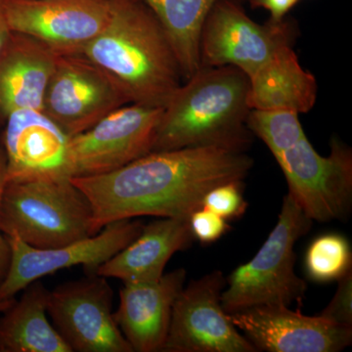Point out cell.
<instances>
[{"label": "cell", "mask_w": 352, "mask_h": 352, "mask_svg": "<svg viewBox=\"0 0 352 352\" xmlns=\"http://www.w3.org/2000/svg\"><path fill=\"white\" fill-rule=\"evenodd\" d=\"M245 151L204 146L150 152L112 173L71 178L91 204L96 232L147 215L189 219L210 190L247 177L254 161Z\"/></svg>", "instance_id": "6da1fadb"}, {"label": "cell", "mask_w": 352, "mask_h": 352, "mask_svg": "<svg viewBox=\"0 0 352 352\" xmlns=\"http://www.w3.org/2000/svg\"><path fill=\"white\" fill-rule=\"evenodd\" d=\"M80 54L98 67L129 103L164 108L182 85L170 39L144 0H112L107 24Z\"/></svg>", "instance_id": "7a4b0ae2"}, {"label": "cell", "mask_w": 352, "mask_h": 352, "mask_svg": "<svg viewBox=\"0 0 352 352\" xmlns=\"http://www.w3.org/2000/svg\"><path fill=\"white\" fill-rule=\"evenodd\" d=\"M249 78L233 66L201 67L163 109L152 151L224 146L245 150Z\"/></svg>", "instance_id": "3957f363"}, {"label": "cell", "mask_w": 352, "mask_h": 352, "mask_svg": "<svg viewBox=\"0 0 352 352\" xmlns=\"http://www.w3.org/2000/svg\"><path fill=\"white\" fill-rule=\"evenodd\" d=\"M0 227L38 249L63 247L98 233L91 204L67 175L6 182Z\"/></svg>", "instance_id": "277c9868"}, {"label": "cell", "mask_w": 352, "mask_h": 352, "mask_svg": "<svg viewBox=\"0 0 352 352\" xmlns=\"http://www.w3.org/2000/svg\"><path fill=\"white\" fill-rule=\"evenodd\" d=\"M311 224L295 199L287 194L276 226L258 254L227 278L221 295L227 314L263 305L302 303L307 284L295 272V245Z\"/></svg>", "instance_id": "5b68a950"}, {"label": "cell", "mask_w": 352, "mask_h": 352, "mask_svg": "<svg viewBox=\"0 0 352 352\" xmlns=\"http://www.w3.org/2000/svg\"><path fill=\"white\" fill-rule=\"evenodd\" d=\"M163 109L126 104L87 131L69 138L67 175H105L151 152Z\"/></svg>", "instance_id": "8992f818"}, {"label": "cell", "mask_w": 352, "mask_h": 352, "mask_svg": "<svg viewBox=\"0 0 352 352\" xmlns=\"http://www.w3.org/2000/svg\"><path fill=\"white\" fill-rule=\"evenodd\" d=\"M289 194L314 221L344 220L352 207L351 150L333 138L331 152L321 156L307 135L275 157Z\"/></svg>", "instance_id": "52a82bcc"}, {"label": "cell", "mask_w": 352, "mask_h": 352, "mask_svg": "<svg viewBox=\"0 0 352 352\" xmlns=\"http://www.w3.org/2000/svg\"><path fill=\"white\" fill-rule=\"evenodd\" d=\"M294 39L295 27L286 19L259 25L239 0H217L201 28V67L233 66L249 76Z\"/></svg>", "instance_id": "ba28073f"}, {"label": "cell", "mask_w": 352, "mask_h": 352, "mask_svg": "<svg viewBox=\"0 0 352 352\" xmlns=\"http://www.w3.org/2000/svg\"><path fill=\"white\" fill-rule=\"evenodd\" d=\"M113 296L97 273L50 291L47 314L72 352H133L113 317Z\"/></svg>", "instance_id": "9c48e42d"}, {"label": "cell", "mask_w": 352, "mask_h": 352, "mask_svg": "<svg viewBox=\"0 0 352 352\" xmlns=\"http://www.w3.org/2000/svg\"><path fill=\"white\" fill-rule=\"evenodd\" d=\"M143 227L139 220H117L91 237L51 249L31 247L17 236L6 235L11 259L0 284V302L13 300L32 282L65 268L82 265L87 273H96L99 266L135 240Z\"/></svg>", "instance_id": "30bf717a"}, {"label": "cell", "mask_w": 352, "mask_h": 352, "mask_svg": "<svg viewBox=\"0 0 352 352\" xmlns=\"http://www.w3.org/2000/svg\"><path fill=\"white\" fill-rule=\"evenodd\" d=\"M221 271L193 280L178 294L163 352H256L221 305Z\"/></svg>", "instance_id": "8fae6325"}, {"label": "cell", "mask_w": 352, "mask_h": 352, "mask_svg": "<svg viewBox=\"0 0 352 352\" xmlns=\"http://www.w3.org/2000/svg\"><path fill=\"white\" fill-rule=\"evenodd\" d=\"M126 104L122 90L85 55H57L41 111L71 138Z\"/></svg>", "instance_id": "7c38bea8"}, {"label": "cell", "mask_w": 352, "mask_h": 352, "mask_svg": "<svg viewBox=\"0 0 352 352\" xmlns=\"http://www.w3.org/2000/svg\"><path fill=\"white\" fill-rule=\"evenodd\" d=\"M11 31L56 55L80 54L104 29L112 0H3Z\"/></svg>", "instance_id": "4fadbf2b"}, {"label": "cell", "mask_w": 352, "mask_h": 352, "mask_svg": "<svg viewBox=\"0 0 352 352\" xmlns=\"http://www.w3.org/2000/svg\"><path fill=\"white\" fill-rule=\"evenodd\" d=\"M229 318L258 351L339 352L351 346L352 327L289 307H254L230 314Z\"/></svg>", "instance_id": "5bb4252c"}, {"label": "cell", "mask_w": 352, "mask_h": 352, "mask_svg": "<svg viewBox=\"0 0 352 352\" xmlns=\"http://www.w3.org/2000/svg\"><path fill=\"white\" fill-rule=\"evenodd\" d=\"M68 140L69 136L41 110L25 109L11 113L0 139L6 156L7 182L67 175Z\"/></svg>", "instance_id": "9a60e30c"}, {"label": "cell", "mask_w": 352, "mask_h": 352, "mask_svg": "<svg viewBox=\"0 0 352 352\" xmlns=\"http://www.w3.org/2000/svg\"><path fill=\"white\" fill-rule=\"evenodd\" d=\"M186 275L178 268L153 281L124 282L113 317L133 352L163 351L173 303Z\"/></svg>", "instance_id": "2e32d148"}, {"label": "cell", "mask_w": 352, "mask_h": 352, "mask_svg": "<svg viewBox=\"0 0 352 352\" xmlns=\"http://www.w3.org/2000/svg\"><path fill=\"white\" fill-rule=\"evenodd\" d=\"M56 58L36 39L12 32L0 52V129L16 111L43 110Z\"/></svg>", "instance_id": "e0dca14e"}, {"label": "cell", "mask_w": 352, "mask_h": 352, "mask_svg": "<svg viewBox=\"0 0 352 352\" xmlns=\"http://www.w3.org/2000/svg\"><path fill=\"white\" fill-rule=\"evenodd\" d=\"M194 240L189 219L161 217L144 224L140 235L99 266L96 273L124 283L159 279L171 256L190 247Z\"/></svg>", "instance_id": "ac0fdd59"}, {"label": "cell", "mask_w": 352, "mask_h": 352, "mask_svg": "<svg viewBox=\"0 0 352 352\" xmlns=\"http://www.w3.org/2000/svg\"><path fill=\"white\" fill-rule=\"evenodd\" d=\"M249 78L248 105L251 110L307 113L314 107L316 78L305 71L292 45H286Z\"/></svg>", "instance_id": "d6986e66"}, {"label": "cell", "mask_w": 352, "mask_h": 352, "mask_svg": "<svg viewBox=\"0 0 352 352\" xmlns=\"http://www.w3.org/2000/svg\"><path fill=\"white\" fill-rule=\"evenodd\" d=\"M23 291L0 317V352H72L48 321L50 291L41 280Z\"/></svg>", "instance_id": "ffe728a7"}, {"label": "cell", "mask_w": 352, "mask_h": 352, "mask_svg": "<svg viewBox=\"0 0 352 352\" xmlns=\"http://www.w3.org/2000/svg\"><path fill=\"white\" fill-rule=\"evenodd\" d=\"M144 1L163 25L170 39L182 69L183 80H188L201 68V28L217 0Z\"/></svg>", "instance_id": "44dd1931"}, {"label": "cell", "mask_w": 352, "mask_h": 352, "mask_svg": "<svg viewBox=\"0 0 352 352\" xmlns=\"http://www.w3.org/2000/svg\"><path fill=\"white\" fill-rule=\"evenodd\" d=\"M349 241L340 234H325L312 241L305 254L308 278L318 283L339 281L351 270Z\"/></svg>", "instance_id": "7402d4cb"}, {"label": "cell", "mask_w": 352, "mask_h": 352, "mask_svg": "<svg viewBox=\"0 0 352 352\" xmlns=\"http://www.w3.org/2000/svg\"><path fill=\"white\" fill-rule=\"evenodd\" d=\"M247 127L265 143L274 157L305 136L298 113L291 111L251 110Z\"/></svg>", "instance_id": "603a6c76"}, {"label": "cell", "mask_w": 352, "mask_h": 352, "mask_svg": "<svg viewBox=\"0 0 352 352\" xmlns=\"http://www.w3.org/2000/svg\"><path fill=\"white\" fill-rule=\"evenodd\" d=\"M242 182L217 185L204 197L201 208H208L226 220L242 217L248 208L243 195Z\"/></svg>", "instance_id": "cb8c5ba5"}, {"label": "cell", "mask_w": 352, "mask_h": 352, "mask_svg": "<svg viewBox=\"0 0 352 352\" xmlns=\"http://www.w3.org/2000/svg\"><path fill=\"white\" fill-rule=\"evenodd\" d=\"M189 224L194 238L204 244L215 242L230 229L226 219L205 208L190 215Z\"/></svg>", "instance_id": "d4e9b609"}, {"label": "cell", "mask_w": 352, "mask_h": 352, "mask_svg": "<svg viewBox=\"0 0 352 352\" xmlns=\"http://www.w3.org/2000/svg\"><path fill=\"white\" fill-rule=\"evenodd\" d=\"M333 300L321 312V316L340 325L352 327V271L339 280Z\"/></svg>", "instance_id": "484cf974"}, {"label": "cell", "mask_w": 352, "mask_h": 352, "mask_svg": "<svg viewBox=\"0 0 352 352\" xmlns=\"http://www.w3.org/2000/svg\"><path fill=\"white\" fill-rule=\"evenodd\" d=\"M7 182V161L6 152L0 143V201ZM11 259V248L6 234L0 227V284L3 281L8 271Z\"/></svg>", "instance_id": "4316f807"}, {"label": "cell", "mask_w": 352, "mask_h": 352, "mask_svg": "<svg viewBox=\"0 0 352 352\" xmlns=\"http://www.w3.org/2000/svg\"><path fill=\"white\" fill-rule=\"evenodd\" d=\"M252 8H263L270 14L273 22H280L300 0H249Z\"/></svg>", "instance_id": "83f0119b"}, {"label": "cell", "mask_w": 352, "mask_h": 352, "mask_svg": "<svg viewBox=\"0 0 352 352\" xmlns=\"http://www.w3.org/2000/svg\"><path fill=\"white\" fill-rule=\"evenodd\" d=\"M11 34H12V31H11L8 21H7L3 0H0V52L6 46L7 41L10 38Z\"/></svg>", "instance_id": "f1b7e54d"}, {"label": "cell", "mask_w": 352, "mask_h": 352, "mask_svg": "<svg viewBox=\"0 0 352 352\" xmlns=\"http://www.w3.org/2000/svg\"><path fill=\"white\" fill-rule=\"evenodd\" d=\"M14 300H15V298L10 300H6V302H0V314H2L4 310H6L7 308L10 307V305L14 302Z\"/></svg>", "instance_id": "f546056e"}]
</instances>
